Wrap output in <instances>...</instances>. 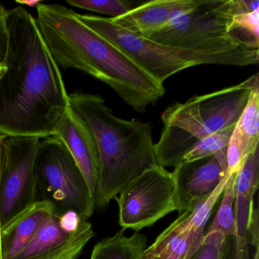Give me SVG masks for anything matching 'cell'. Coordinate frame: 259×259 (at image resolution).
I'll return each instance as SVG.
<instances>
[{"label": "cell", "mask_w": 259, "mask_h": 259, "mask_svg": "<svg viewBox=\"0 0 259 259\" xmlns=\"http://www.w3.org/2000/svg\"><path fill=\"white\" fill-rule=\"evenodd\" d=\"M6 71H7V67H6L4 63H0V78H2Z\"/></svg>", "instance_id": "obj_28"}, {"label": "cell", "mask_w": 259, "mask_h": 259, "mask_svg": "<svg viewBox=\"0 0 259 259\" xmlns=\"http://www.w3.org/2000/svg\"><path fill=\"white\" fill-rule=\"evenodd\" d=\"M35 202L46 201L58 214L75 212L89 219L95 199L66 145L57 136L41 139L34 166Z\"/></svg>", "instance_id": "obj_5"}, {"label": "cell", "mask_w": 259, "mask_h": 259, "mask_svg": "<svg viewBox=\"0 0 259 259\" xmlns=\"http://www.w3.org/2000/svg\"><path fill=\"white\" fill-rule=\"evenodd\" d=\"M238 14L237 0H198L193 8L145 37L161 45L192 51L242 46L229 34L232 19Z\"/></svg>", "instance_id": "obj_6"}, {"label": "cell", "mask_w": 259, "mask_h": 259, "mask_svg": "<svg viewBox=\"0 0 259 259\" xmlns=\"http://www.w3.org/2000/svg\"><path fill=\"white\" fill-rule=\"evenodd\" d=\"M95 233L84 221L76 229L66 228L54 209L47 214L37 233L16 259H78Z\"/></svg>", "instance_id": "obj_11"}, {"label": "cell", "mask_w": 259, "mask_h": 259, "mask_svg": "<svg viewBox=\"0 0 259 259\" xmlns=\"http://www.w3.org/2000/svg\"><path fill=\"white\" fill-rule=\"evenodd\" d=\"M8 42L0 78V135L54 136L69 106L60 68L51 55L36 18L25 7L8 10Z\"/></svg>", "instance_id": "obj_1"}, {"label": "cell", "mask_w": 259, "mask_h": 259, "mask_svg": "<svg viewBox=\"0 0 259 259\" xmlns=\"http://www.w3.org/2000/svg\"><path fill=\"white\" fill-rule=\"evenodd\" d=\"M227 154L212 155L175 166L176 207L180 212L191 210L210 196L227 177Z\"/></svg>", "instance_id": "obj_12"}, {"label": "cell", "mask_w": 259, "mask_h": 259, "mask_svg": "<svg viewBox=\"0 0 259 259\" xmlns=\"http://www.w3.org/2000/svg\"><path fill=\"white\" fill-rule=\"evenodd\" d=\"M6 138H7V136L0 135V176H1V172H2L4 157H5ZM1 235H2V226H1V218H0V259H4V257H3L2 247H1Z\"/></svg>", "instance_id": "obj_26"}, {"label": "cell", "mask_w": 259, "mask_h": 259, "mask_svg": "<svg viewBox=\"0 0 259 259\" xmlns=\"http://www.w3.org/2000/svg\"><path fill=\"white\" fill-rule=\"evenodd\" d=\"M53 209L50 203L37 201L3 229L1 247L4 259H16L26 248L42 221Z\"/></svg>", "instance_id": "obj_17"}, {"label": "cell", "mask_w": 259, "mask_h": 259, "mask_svg": "<svg viewBox=\"0 0 259 259\" xmlns=\"http://www.w3.org/2000/svg\"><path fill=\"white\" fill-rule=\"evenodd\" d=\"M80 20L125 54L156 81L163 84L179 72L200 65L244 66L257 64L259 50L235 46L212 51H192L161 45L133 34L110 18L78 14Z\"/></svg>", "instance_id": "obj_4"}, {"label": "cell", "mask_w": 259, "mask_h": 259, "mask_svg": "<svg viewBox=\"0 0 259 259\" xmlns=\"http://www.w3.org/2000/svg\"><path fill=\"white\" fill-rule=\"evenodd\" d=\"M71 7L95 12L116 19L133 10V4L127 0H67Z\"/></svg>", "instance_id": "obj_22"}, {"label": "cell", "mask_w": 259, "mask_h": 259, "mask_svg": "<svg viewBox=\"0 0 259 259\" xmlns=\"http://www.w3.org/2000/svg\"><path fill=\"white\" fill-rule=\"evenodd\" d=\"M259 84L250 93L248 103L235 125L227 151V174L239 172L247 157L259 146Z\"/></svg>", "instance_id": "obj_16"}, {"label": "cell", "mask_w": 259, "mask_h": 259, "mask_svg": "<svg viewBox=\"0 0 259 259\" xmlns=\"http://www.w3.org/2000/svg\"><path fill=\"white\" fill-rule=\"evenodd\" d=\"M237 174L236 172L227 175V181L221 195L222 200L221 204L207 233L219 232L227 238L230 237L234 233L235 184Z\"/></svg>", "instance_id": "obj_19"}, {"label": "cell", "mask_w": 259, "mask_h": 259, "mask_svg": "<svg viewBox=\"0 0 259 259\" xmlns=\"http://www.w3.org/2000/svg\"><path fill=\"white\" fill-rule=\"evenodd\" d=\"M227 179L210 196L183 211L165 229L147 246L142 259H190L204 241V228L222 195Z\"/></svg>", "instance_id": "obj_10"}, {"label": "cell", "mask_w": 259, "mask_h": 259, "mask_svg": "<svg viewBox=\"0 0 259 259\" xmlns=\"http://www.w3.org/2000/svg\"><path fill=\"white\" fill-rule=\"evenodd\" d=\"M54 136L69 150L95 199L99 175V154L96 140L89 124L70 104L59 121Z\"/></svg>", "instance_id": "obj_14"}, {"label": "cell", "mask_w": 259, "mask_h": 259, "mask_svg": "<svg viewBox=\"0 0 259 259\" xmlns=\"http://www.w3.org/2000/svg\"><path fill=\"white\" fill-rule=\"evenodd\" d=\"M259 146L247 157L238 172L235 184L234 233L227 238L226 259H250L249 229L254 196L258 186Z\"/></svg>", "instance_id": "obj_13"}, {"label": "cell", "mask_w": 259, "mask_h": 259, "mask_svg": "<svg viewBox=\"0 0 259 259\" xmlns=\"http://www.w3.org/2000/svg\"><path fill=\"white\" fill-rule=\"evenodd\" d=\"M119 195L115 199L122 230L139 232L177 210L172 172L159 165L144 171Z\"/></svg>", "instance_id": "obj_8"}, {"label": "cell", "mask_w": 259, "mask_h": 259, "mask_svg": "<svg viewBox=\"0 0 259 259\" xmlns=\"http://www.w3.org/2000/svg\"><path fill=\"white\" fill-rule=\"evenodd\" d=\"M8 10L4 4H0V63H4L8 42L7 16Z\"/></svg>", "instance_id": "obj_24"}, {"label": "cell", "mask_w": 259, "mask_h": 259, "mask_svg": "<svg viewBox=\"0 0 259 259\" xmlns=\"http://www.w3.org/2000/svg\"><path fill=\"white\" fill-rule=\"evenodd\" d=\"M257 84V73L236 85L172 104L162 113L163 125L179 128L198 141L236 125Z\"/></svg>", "instance_id": "obj_7"}, {"label": "cell", "mask_w": 259, "mask_h": 259, "mask_svg": "<svg viewBox=\"0 0 259 259\" xmlns=\"http://www.w3.org/2000/svg\"><path fill=\"white\" fill-rule=\"evenodd\" d=\"M197 3L198 0H154L116 19H110L117 26L145 37L163 28L183 12L193 8Z\"/></svg>", "instance_id": "obj_15"}, {"label": "cell", "mask_w": 259, "mask_h": 259, "mask_svg": "<svg viewBox=\"0 0 259 259\" xmlns=\"http://www.w3.org/2000/svg\"><path fill=\"white\" fill-rule=\"evenodd\" d=\"M37 27L60 69L81 71L111 88L139 113L164 95L163 84L83 23L78 13L59 4L37 7Z\"/></svg>", "instance_id": "obj_2"}, {"label": "cell", "mask_w": 259, "mask_h": 259, "mask_svg": "<svg viewBox=\"0 0 259 259\" xmlns=\"http://www.w3.org/2000/svg\"><path fill=\"white\" fill-rule=\"evenodd\" d=\"M235 125L224 128L200 139L186 154L184 161H192L212 155L227 154Z\"/></svg>", "instance_id": "obj_21"}, {"label": "cell", "mask_w": 259, "mask_h": 259, "mask_svg": "<svg viewBox=\"0 0 259 259\" xmlns=\"http://www.w3.org/2000/svg\"><path fill=\"white\" fill-rule=\"evenodd\" d=\"M253 259H259L258 248H256L255 252H254V256H253Z\"/></svg>", "instance_id": "obj_29"}, {"label": "cell", "mask_w": 259, "mask_h": 259, "mask_svg": "<svg viewBox=\"0 0 259 259\" xmlns=\"http://www.w3.org/2000/svg\"><path fill=\"white\" fill-rule=\"evenodd\" d=\"M71 107L86 121L99 154L95 205L103 208L133 180L157 164L151 122L121 119L101 95L75 92Z\"/></svg>", "instance_id": "obj_3"}, {"label": "cell", "mask_w": 259, "mask_h": 259, "mask_svg": "<svg viewBox=\"0 0 259 259\" xmlns=\"http://www.w3.org/2000/svg\"><path fill=\"white\" fill-rule=\"evenodd\" d=\"M16 4L21 7H28L31 8H37L40 4H43V1L40 0H16Z\"/></svg>", "instance_id": "obj_27"}, {"label": "cell", "mask_w": 259, "mask_h": 259, "mask_svg": "<svg viewBox=\"0 0 259 259\" xmlns=\"http://www.w3.org/2000/svg\"><path fill=\"white\" fill-rule=\"evenodd\" d=\"M249 245L258 248L259 245V227H258V210L257 208L253 210L250 222L249 229Z\"/></svg>", "instance_id": "obj_25"}, {"label": "cell", "mask_w": 259, "mask_h": 259, "mask_svg": "<svg viewBox=\"0 0 259 259\" xmlns=\"http://www.w3.org/2000/svg\"><path fill=\"white\" fill-rule=\"evenodd\" d=\"M40 139L7 137L0 176V218L3 229L35 202L34 166Z\"/></svg>", "instance_id": "obj_9"}, {"label": "cell", "mask_w": 259, "mask_h": 259, "mask_svg": "<svg viewBox=\"0 0 259 259\" xmlns=\"http://www.w3.org/2000/svg\"><path fill=\"white\" fill-rule=\"evenodd\" d=\"M259 10L233 16L230 24V37L234 41L251 49L259 48Z\"/></svg>", "instance_id": "obj_20"}, {"label": "cell", "mask_w": 259, "mask_h": 259, "mask_svg": "<svg viewBox=\"0 0 259 259\" xmlns=\"http://www.w3.org/2000/svg\"><path fill=\"white\" fill-rule=\"evenodd\" d=\"M227 239L219 232L206 233L202 244L190 259H226Z\"/></svg>", "instance_id": "obj_23"}, {"label": "cell", "mask_w": 259, "mask_h": 259, "mask_svg": "<svg viewBox=\"0 0 259 259\" xmlns=\"http://www.w3.org/2000/svg\"><path fill=\"white\" fill-rule=\"evenodd\" d=\"M124 230L100 241L94 247L91 259H142L147 248V237L136 232L126 236Z\"/></svg>", "instance_id": "obj_18"}]
</instances>
